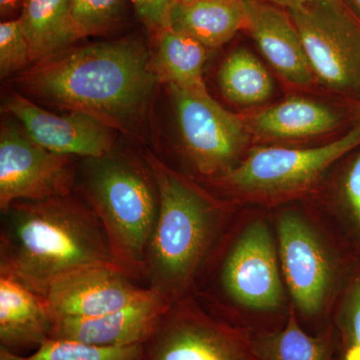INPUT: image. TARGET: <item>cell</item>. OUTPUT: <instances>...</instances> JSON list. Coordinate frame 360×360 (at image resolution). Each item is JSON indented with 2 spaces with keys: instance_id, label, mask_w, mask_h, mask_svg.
<instances>
[{
  "instance_id": "cell-5",
  "label": "cell",
  "mask_w": 360,
  "mask_h": 360,
  "mask_svg": "<svg viewBox=\"0 0 360 360\" xmlns=\"http://www.w3.org/2000/svg\"><path fill=\"white\" fill-rule=\"evenodd\" d=\"M269 212L291 309L305 330L319 335L331 326L360 264L307 201Z\"/></svg>"
},
{
  "instance_id": "cell-14",
  "label": "cell",
  "mask_w": 360,
  "mask_h": 360,
  "mask_svg": "<svg viewBox=\"0 0 360 360\" xmlns=\"http://www.w3.org/2000/svg\"><path fill=\"white\" fill-rule=\"evenodd\" d=\"M170 304L151 290L139 302L110 314L56 319L49 340L77 341L103 347L143 345Z\"/></svg>"
},
{
  "instance_id": "cell-1",
  "label": "cell",
  "mask_w": 360,
  "mask_h": 360,
  "mask_svg": "<svg viewBox=\"0 0 360 360\" xmlns=\"http://www.w3.org/2000/svg\"><path fill=\"white\" fill-rule=\"evenodd\" d=\"M16 79L23 91L44 103L122 130L141 122L160 82L149 52L131 39L58 52Z\"/></svg>"
},
{
  "instance_id": "cell-27",
  "label": "cell",
  "mask_w": 360,
  "mask_h": 360,
  "mask_svg": "<svg viewBox=\"0 0 360 360\" xmlns=\"http://www.w3.org/2000/svg\"><path fill=\"white\" fill-rule=\"evenodd\" d=\"M33 63L30 44L20 18L0 23V75L9 77Z\"/></svg>"
},
{
  "instance_id": "cell-31",
  "label": "cell",
  "mask_w": 360,
  "mask_h": 360,
  "mask_svg": "<svg viewBox=\"0 0 360 360\" xmlns=\"http://www.w3.org/2000/svg\"><path fill=\"white\" fill-rule=\"evenodd\" d=\"M0 360H32L30 357L21 356L4 347H0Z\"/></svg>"
},
{
  "instance_id": "cell-16",
  "label": "cell",
  "mask_w": 360,
  "mask_h": 360,
  "mask_svg": "<svg viewBox=\"0 0 360 360\" xmlns=\"http://www.w3.org/2000/svg\"><path fill=\"white\" fill-rule=\"evenodd\" d=\"M245 117L252 141L281 144L316 139L338 129L340 111L312 99L290 97Z\"/></svg>"
},
{
  "instance_id": "cell-33",
  "label": "cell",
  "mask_w": 360,
  "mask_h": 360,
  "mask_svg": "<svg viewBox=\"0 0 360 360\" xmlns=\"http://www.w3.org/2000/svg\"><path fill=\"white\" fill-rule=\"evenodd\" d=\"M201 1V0H175V4H193V2Z\"/></svg>"
},
{
  "instance_id": "cell-2",
  "label": "cell",
  "mask_w": 360,
  "mask_h": 360,
  "mask_svg": "<svg viewBox=\"0 0 360 360\" xmlns=\"http://www.w3.org/2000/svg\"><path fill=\"white\" fill-rule=\"evenodd\" d=\"M193 295L210 314L251 336L285 326L292 309L269 210L239 208Z\"/></svg>"
},
{
  "instance_id": "cell-11",
  "label": "cell",
  "mask_w": 360,
  "mask_h": 360,
  "mask_svg": "<svg viewBox=\"0 0 360 360\" xmlns=\"http://www.w3.org/2000/svg\"><path fill=\"white\" fill-rule=\"evenodd\" d=\"M75 174L70 156L52 153L14 123L0 132V210L18 200H42L70 195Z\"/></svg>"
},
{
  "instance_id": "cell-20",
  "label": "cell",
  "mask_w": 360,
  "mask_h": 360,
  "mask_svg": "<svg viewBox=\"0 0 360 360\" xmlns=\"http://www.w3.org/2000/svg\"><path fill=\"white\" fill-rule=\"evenodd\" d=\"M18 18L33 65L65 51L79 39L71 18L70 0H25Z\"/></svg>"
},
{
  "instance_id": "cell-7",
  "label": "cell",
  "mask_w": 360,
  "mask_h": 360,
  "mask_svg": "<svg viewBox=\"0 0 360 360\" xmlns=\"http://www.w3.org/2000/svg\"><path fill=\"white\" fill-rule=\"evenodd\" d=\"M85 160L80 184L84 200L101 219L118 264L134 279H143L160 210L153 172L112 153Z\"/></svg>"
},
{
  "instance_id": "cell-8",
  "label": "cell",
  "mask_w": 360,
  "mask_h": 360,
  "mask_svg": "<svg viewBox=\"0 0 360 360\" xmlns=\"http://www.w3.org/2000/svg\"><path fill=\"white\" fill-rule=\"evenodd\" d=\"M182 153L203 182L226 174L245 158L252 137L245 117L225 110L206 87L169 86Z\"/></svg>"
},
{
  "instance_id": "cell-25",
  "label": "cell",
  "mask_w": 360,
  "mask_h": 360,
  "mask_svg": "<svg viewBox=\"0 0 360 360\" xmlns=\"http://www.w3.org/2000/svg\"><path fill=\"white\" fill-rule=\"evenodd\" d=\"M32 360H143V345L103 347L77 341L49 340L30 356Z\"/></svg>"
},
{
  "instance_id": "cell-18",
  "label": "cell",
  "mask_w": 360,
  "mask_h": 360,
  "mask_svg": "<svg viewBox=\"0 0 360 360\" xmlns=\"http://www.w3.org/2000/svg\"><path fill=\"white\" fill-rule=\"evenodd\" d=\"M54 316L45 296L0 272V347L39 348L51 338Z\"/></svg>"
},
{
  "instance_id": "cell-21",
  "label": "cell",
  "mask_w": 360,
  "mask_h": 360,
  "mask_svg": "<svg viewBox=\"0 0 360 360\" xmlns=\"http://www.w3.org/2000/svg\"><path fill=\"white\" fill-rule=\"evenodd\" d=\"M158 34L151 68L158 82L180 89L206 87L203 70L207 51L205 45L184 33L165 28Z\"/></svg>"
},
{
  "instance_id": "cell-28",
  "label": "cell",
  "mask_w": 360,
  "mask_h": 360,
  "mask_svg": "<svg viewBox=\"0 0 360 360\" xmlns=\"http://www.w3.org/2000/svg\"><path fill=\"white\" fill-rule=\"evenodd\" d=\"M137 15L149 30L156 33L167 28L175 0H130Z\"/></svg>"
},
{
  "instance_id": "cell-17",
  "label": "cell",
  "mask_w": 360,
  "mask_h": 360,
  "mask_svg": "<svg viewBox=\"0 0 360 360\" xmlns=\"http://www.w3.org/2000/svg\"><path fill=\"white\" fill-rule=\"evenodd\" d=\"M305 201L319 213L360 264V148L338 161Z\"/></svg>"
},
{
  "instance_id": "cell-23",
  "label": "cell",
  "mask_w": 360,
  "mask_h": 360,
  "mask_svg": "<svg viewBox=\"0 0 360 360\" xmlns=\"http://www.w3.org/2000/svg\"><path fill=\"white\" fill-rule=\"evenodd\" d=\"M220 90L227 101L252 108L269 101L274 94V82L259 59L248 49L232 51L219 71Z\"/></svg>"
},
{
  "instance_id": "cell-22",
  "label": "cell",
  "mask_w": 360,
  "mask_h": 360,
  "mask_svg": "<svg viewBox=\"0 0 360 360\" xmlns=\"http://www.w3.org/2000/svg\"><path fill=\"white\" fill-rule=\"evenodd\" d=\"M260 360H335L333 324L312 335L300 326L293 310L283 328L252 336Z\"/></svg>"
},
{
  "instance_id": "cell-15",
  "label": "cell",
  "mask_w": 360,
  "mask_h": 360,
  "mask_svg": "<svg viewBox=\"0 0 360 360\" xmlns=\"http://www.w3.org/2000/svg\"><path fill=\"white\" fill-rule=\"evenodd\" d=\"M246 32L284 82L310 89L316 82L302 37L290 13L264 0H245Z\"/></svg>"
},
{
  "instance_id": "cell-32",
  "label": "cell",
  "mask_w": 360,
  "mask_h": 360,
  "mask_svg": "<svg viewBox=\"0 0 360 360\" xmlns=\"http://www.w3.org/2000/svg\"><path fill=\"white\" fill-rule=\"evenodd\" d=\"M354 7L355 14L360 18V0H348Z\"/></svg>"
},
{
  "instance_id": "cell-30",
  "label": "cell",
  "mask_w": 360,
  "mask_h": 360,
  "mask_svg": "<svg viewBox=\"0 0 360 360\" xmlns=\"http://www.w3.org/2000/svg\"><path fill=\"white\" fill-rule=\"evenodd\" d=\"M284 9H290L293 7L305 6V4H314V2L323 1V0H264Z\"/></svg>"
},
{
  "instance_id": "cell-34",
  "label": "cell",
  "mask_w": 360,
  "mask_h": 360,
  "mask_svg": "<svg viewBox=\"0 0 360 360\" xmlns=\"http://www.w3.org/2000/svg\"><path fill=\"white\" fill-rule=\"evenodd\" d=\"M359 101H360V94H359Z\"/></svg>"
},
{
  "instance_id": "cell-19",
  "label": "cell",
  "mask_w": 360,
  "mask_h": 360,
  "mask_svg": "<svg viewBox=\"0 0 360 360\" xmlns=\"http://www.w3.org/2000/svg\"><path fill=\"white\" fill-rule=\"evenodd\" d=\"M246 25L245 0H201L175 4L167 28L189 35L207 49H217L245 30Z\"/></svg>"
},
{
  "instance_id": "cell-9",
  "label": "cell",
  "mask_w": 360,
  "mask_h": 360,
  "mask_svg": "<svg viewBox=\"0 0 360 360\" xmlns=\"http://www.w3.org/2000/svg\"><path fill=\"white\" fill-rule=\"evenodd\" d=\"M319 84L360 94V18L345 0H323L286 9Z\"/></svg>"
},
{
  "instance_id": "cell-24",
  "label": "cell",
  "mask_w": 360,
  "mask_h": 360,
  "mask_svg": "<svg viewBox=\"0 0 360 360\" xmlns=\"http://www.w3.org/2000/svg\"><path fill=\"white\" fill-rule=\"evenodd\" d=\"M331 324L335 360H360V272L341 296Z\"/></svg>"
},
{
  "instance_id": "cell-12",
  "label": "cell",
  "mask_w": 360,
  "mask_h": 360,
  "mask_svg": "<svg viewBox=\"0 0 360 360\" xmlns=\"http://www.w3.org/2000/svg\"><path fill=\"white\" fill-rule=\"evenodd\" d=\"M117 265H92L54 281L46 297L54 321L63 317H91L129 307L151 292L134 283Z\"/></svg>"
},
{
  "instance_id": "cell-10",
  "label": "cell",
  "mask_w": 360,
  "mask_h": 360,
  "mask_svg": "<svg viewBox=\"0 0 360 360\" xmlns=\"http://www.w3.org/2000/svg\"><path fill=\"white\" fill-rule=\"evenodd\" d=\"M143 360H260L252 336L207 311L193 295L169 305L143 343Z\"/></svg>"
},
{
  "instance_id": "cell-3",
  "label": "cell",
  "mask_w": 360,
  "mask_h": 360,
  "mask_svg": "<svg viewBox=\"0 0 360 360\" xmlns=\"http://www.w3.org/2000/svg\"><path fill=\"white\" fill-rule=\"evenodd\" d=\"M92 265L120 266L89 203L70 194L15 201L1 212L0 272L26 288L45 296L60 277Z\"/></svg>"
},
{
  "instance_id": "cell-13",
  "label": "cell",
  "mask_w": 360,
  "mask_h": 360,
  "mask_svg": "<svg viewBox=\"0 0 360 360\" xmlns=\"http://www.w3.org/2000/svg\"><path fill=\"white\" fill-rule=\"evenodd\" d=\"M4 106L20 120L32 141L52 153L84 158L112 153L111 127L94 116L77 111L54 115L18 94L7 96Z\"/></svg>"
},
{
  "instance_id": "cell-26",
  "label": "cell",
  "mask_w": 360,
  "mask_h": 360,
  "mask_svg": "<svg viewBox=\"0 0 360 360\" xmlns=\"http://www.w3.org/2000/svg\"><path fill=\"white\" fill-rule=\"evenodd\" d=\"M71 18L78 37L103 34L122 21L124 0H70Z\"/></svg>"
},
{
  "instance_id": "cell-6",
  "label": "cell",
  "mask_w": 360,
  "mask_h": 360,
  "mask_svg": "<svg viewBox=\"0 0 360 360\" xmlns=\"http://www.w3.org/2000/svg\"><path fill=\"white\" fill-rule=\"evenodd\" d=\"M360 148V122L335 141L310 148L251 146L233 169L205 184L220 198L239 206L271 210L307 200L331 168Z\"/></svg>"
},
{
  "instance_id": "cell-29",
  "label": "cell",
  "mask_w": 360,
  "mask_h": 360,
  "mask_svg": "<svg viewBox=\"0 0 360 360\" xmlns=\"http://www.w3.org/2000/svg\"><path fill=\"white\" fill-rule=\"evenodd\" d=\"M25 0H0V13L2 18H8L15 13L20 7H22Z\"/></svg>"
},
{
  "instance_id": "cell-4",
  "label": "cell",
  "mask_w": 360,
  "mask_h": 360,
  "mask_svg": "<svg viewBox=\"0 0 360 360\" xmlns=\"http://www.w3.org/2000/svg\"><path fill=\"white\" fill-rule=\"evenodd\" d=\"M160 210L146 251L143 279L170 303L193 295L196 283L241 206L148 153Z\"/></svg>"
}]
</instances>
